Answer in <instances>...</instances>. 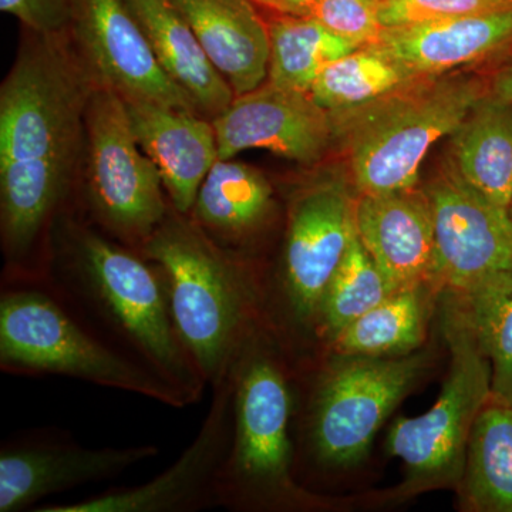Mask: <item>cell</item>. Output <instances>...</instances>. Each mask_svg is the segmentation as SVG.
<instances>
[{
    "mask_svg": "<svg viewBox=\"0 0 512 512\" xmlns=\"http://www.w3.org/2000/svg\"><path fill=\"white\" fill-rule=\"evenodd\" d=\"M63 37L36 35L0 89L3 284L47 282V237L72 190L86 140L96 83Z\"/></svg>",
    "mask_w": 512,
    "mask_h": 512,
    "instance_id": "cell-1",
    "label": "cell"
},
{
    "mask_svg": "<svg viewBox=\"0 0 512 512\" xmlns=\"http://www.w3.org/2000/svg\"><path fill=\"white\" fill-rule=\"evenodd\" d=\"M46 284L191 404L201 399L208 384L178 335L163 279L140 252L64 218Z\"/></svg>",
    "mask_w": 512,
    "mask_h": 512,
    "instance_id": "cell-2",
    "label": "cell"
},
{
    "mask_svg": "<svg viewBox=\"0 0 512 512\" xmlns=\"http://www.w3.org/2000/svg\"><path fill=\"white\" fill-rule=\"evenodd\" d=\"M138 252L156 266L178 335L205 382L215 386L262 320L255 272L173 207Z\"/></svg>",
    "mask_w": 512,
    "mask_h": 512,
    "instance_id": "cell-3",
    "label": "cell"
},
{
    "mask_svg": "<svg viewBox=\"0 0 512 512\" xmlns=\"http://www.w3.org/2000/svg\"><path fill=\"white\" fill-rule=\"evenodd\" d=\"M0 369L16 376H63L191 406L183 392L107 338L49 284H3Z\"/></svg>",
    "mask_w": 512,
    "mask_h": 512,
    "instance_id": "cell-4",
    "label": "cell"
},
{
    "mask_svg": "<svg viewBox=\"0 0 512 512\" xmlns=\"http://www.w3.org/2000/svg\"><path fill=\"white\" fill-rule=\"evenodd\" d=\"M488 90L473 74L423 76L365 106L330 113L357 194L416 188L431 147L450 136Z\"/></svg>",
    "mask_w": 512,
    "mask_h": 512,
    "instance_id": "cell-5",
    "label": "cell"
},
{
    "mask_svg": "<svg viewBox=\"0 0 512 512\" xmlns=\"http://www.w3.org/2000/svg\"><path fill=\"white\" fill-rule=\"evenodd\" d=\"M261 325L259 320L249 330L228 370L234 427L220 481V507L229 510L293 504L305 498L291 473V383Z\"/></svg>",
    "mask_w": 512,
    "mask_h": 512,
    "instance_id": "cell-6",
    "label": "cell"
},
{
    "mask_svg": "<svg viewBox=\"0 0 512 512\" xmlns=\"http://www.w3.org/2000/svg\"><path fill=\"white\" fill-rule=\"evenodd\" d=\"M443 313L451 365L440 397L429 412L397 420L387 439L389 453L409 468L413 490L463 480L471 431L493 394L490 359L450 295Z\"/></svg>",
    "mask_w": 512,
    "mask_h": 512,
    "instance_id": "cell-7",
    "label": "cell"
},
{
    "mask_svg": "<svg viewBox=\"0 0 512 512\" xmlns=\"http://www.w3.org/2000/svg\"><path fill=\"white\" fill-rule=\"evenodd\" d=\"M84 198L104 234L140 251L170 211L163 181L138 144L126 101L94 84L86 111Z\"/></svg>",
    "mask_w": 512,
    "mask_h": 512,
    "instance_id": "cell-8",
    "label": "cell"
},
{
    "mask_svg": "<svg viewBox=\"0 0 512 512\" xmlns=\"http://www.w3.org/2000/svg\"><path fill=\"white\" fill-rule=\"evenodd\" d=\"M429 353L340 356L313 386L308 436L323 466L348 467L369 453L377 431L429 366Z\"/></svg>",
    "mask_w": 512,
    "mask_h": 512,
    "instance_id": "cell-9",
    "label": "cell"
},
{
    "mask_svg": "<svg viewBox=\"0 0 512 512\" xmlns=\"http://www.w3.org/2000/svg\"><path fill=\"white\" fill-rule=\"evenodd\" d=\"M357 198L339 170L320 171L292 194L276 292L296 329L315 333L323 295L357 235Z\"/></svg>",
    "mask_w": 512,
    "mask_h": 512,
    "instance_id": "cell-10",
    "label": "cell"
},
{
    "mask_svg": "<svg viewBox=\"0 0 512 512\" xmlns=\"http://www.w3.org/2000/svg\"><path fill=\"white\" fill-rule=\"evenodd\" d=\"M424 191L434 218V292H458L501 269L512 268V218L488 201L446 161Z\"/></svg>",
    "mask_w": 512,
    "mask_h": 512,
    "instance_id": "cell-11",
    "label": "cell"
},
{
    "mask_svg": "<svg viewBox=\"0 0 512 512\" xmlns=\"http://www.w3.org/2000/svg\"><path fill=\"white\" fill-rule=\"evenodd\" d=\"M211 389V406L200 431L160 476L77 503L42 505L35 512H197L220 507V481L234 427L228 375Z\"/></svg>",
    "mask_w": 512,
    "mask_h": 512,
    "instance_id": "cell-12",
    "label": "cell"
},
{
    "mask_svg": "<svg viewBox=\"0 0 512 512\" xmlns=\"http://www.w3.org/2000/svg\"><path fill=\"white\" fill-rule=\"evenodd\" d=\"M73 28L94 83L114 90L124 101L200 113L165 73L124 0H79Z\"/></svg>",
    "mask_w": 512,
    "mask_h": 512,
    "instance_id": "cell-13",
    "label": "cell"
},
{
    "mask_svg": "<svg viewBox=\"0 0 512 512\" xmlns=\"http://www.w3.org/2000/svg\"><path fill=\"white\" fill-rule=\"evenodd\" d=\"M158 453L154 444L86 447L52 433L8 441L0 450V512L33 511L49 495L110 480Z\"/></svg>",
    "mask_w": 512,
    "mask_h": 512,
    "instance_id": "cell-14",
    "label": "cell"
},
{
    "mask_svg": "<svg viewBox=\"0 0 512 512\" xmlns=\"http://www.w3.org/2000/svg\"><path fill=\"white\" fill-rule=\"evenodd\" d=\"M220 160L262 148L299 164L322 161L336 141L332 114L309 93L292 92L265 82L235 96L212 119Z\"/></svg>",
    "mask_w": 512,
    "mask_h": 512,
    "instance_id": "cell-15",
    "label": "cell"
},
{
    "mask_svg": "<svg viewBox=\"0 0 512 512\" xmlns=\"http://www.w3.org/2000/svg\"><path fill=\"white\" fill-rule=\"evenodd\" d=\"M357 237L396 291L430 285L434 218L424 188L359 195Z\"/></svg>",
    "mask_w": 512,
    "mask_h": 512,
    "instance_id": "cell-16",
    "label": "cell"
},
{
    "mask_svg": "<svg viewBox=\"0 0 512 512\" xmlns=\"http://www.w3.org/2000/svg\"><path fill=\"white\" fill-rule=\"evenodd\" d=\"M138 144L153 161L175 211L190 214L202 181L218 157L212 121L192 113L148 103L126 101Z\"/></svg>",
    "mask_w": 512,
    "mask_h": 512,
    "instance_id": "cell-17",
    "label": "cell"
},
{
    "mask_svg": "<svg viewBox=\"0 0 512 512\" xmlns=\"http://www.w3.org/2000/svg\"><path fill=\"white\" fill-rule=\"evenodd\" d=\"M373 45L416 76H440L512 53V8L384 28Z\"/></svg>",
    "mask_w": 512,
    "mask_h": 512,
    "instance_id": "cell-18",
    "label": "cell"
},
{
    "mask_svg": "<svg viewBox=\"0 0 512 512\" xmlns=\"http://www.w3.org/2000/svg\"><path fill=\"white\" fill-rule=\"evenodd\" d=\"M235 96L268 80V25L251 0H171Z\"/></svg>",
    "mask_w": 512,
    "mask_h": 512,
    "instance_id": "cell-19",
    "label": "cell"
},
{
    "mask_svg": "<svg viewBox=\"0 0 512 512\" xmlns=\"http://www.w3.org/2000/svg\"><path fill=\"white\" fill-rule=\"evenodd\" d=\"M275 215L274 188L258 168L234 158L218 160L202 181L188 217L229 255L264 232Z\"/></svg>",
    "mask_w": 512,
    "mask_h": 512,
    "instance_id": "cell-20",
    "label": "cell"
},
{
    "mask_svg": "<svg viewBox=\"0 0 512 512\" xmlns=\"http://www.w3.org/2000/svg\"><path fill=\"white\" fill-rule=\"evenodd\" d=\"M124 2L165 73L194 100L200 113L214 119L227 109L235 99L234 90L205 55L194 30L171 0Z\"/></svg>",
    "mask_w": 512,
    "mask_h": 512,
    "instance_id": "cell-21",
    "label": "cell"
},
{
    "mask_svg": "<svg viewBox=\"0 0 512 512\" xmlns=\"http://www.w3.org/2000/svg\"><path fill=\"white\" fill-rule=\"evenodd\" d=\"M450 138L458 175L488 201L510 207L512 198V103L488 90Z\"/></svg>",
    "mask_w": 512,
    "mask_h": 512,
    "instance_id": "cell-22",
    "label": "cell"
},
{
    "mask_svg": "<svg viewBox=\"0 0 512 512\" xmlns=\"http://www.w3.org/2000/svg\"><path fill=\"white\" fill-rule=\"evenodd\" d=\"M429 284L399 289L360 316L330 342L340 356H402L423 345L427 336Z\"/></svg>",
    "mask_w": 512,
    "mask_h": 512,
    "instance_id": "cell-23",
    "label": "cell"
},
{
    "mask_svg": "<svg viewBox=\"0 0 512 512\" xmlns=\"http://www.w3.org/2000/svg\"><path fill=\"white\" fill-rule=\"evenodd\" d=\"M454 299L493 369L491 400L512 404V268L483 276Z\"/></svg>",
    "mask_w": 512,
    "mask_h": 512,
    "instance_id": "cell-24",
    "label": "cell"
},
{
    "mask_svg": "<svg viewBox=\"0 0 512 512\" xmlns=\"http://www.w3.org/2000/svg\"><path fill=\"white\" fill-rule=\"evenodd\" d=\"M268 80L281 89L309 93L329 63L359 49V43L316 20L276 15L269 20Z\"/></svg>",
    "mask_w": 512,
    "mask_h": 512,
    "instance_id": "cell-25",
    "label": "cell"
},
{
    "mask_svg": "<svg viewBox=\"0 0 512 512\" xmlns=\"http://www.w3.org/2000/svg\"><path fill=\"white\" fill-rule=\"evenodd\" d=\"M463 480L474 510L512 512V404L490 400L478 414Z\"/></svg>",
    "mask_w": 512,
    "mask_h": 512,
    "instance_id": "cell-26",
    "label": "cell"
},
{
    "mask_svg": "<svg viewBox=\"0 0 512 512\" xmlns=\"http://www.w3.org/2000/svg\"><path fill=\"white\" fill-rule=\"evenodd\" d=\"M417 77L372 43L329 63L313 84L311 96L329 113H339L372 103Z\"/></svg>",
    "mask_w": 512,
    "mask_h": 512,
    "instance_id": "cell-27",
    "label": "cell"
},
{
    "mask_svg": "<svg viewBox=\"0 0 512 512\" xmlns=\"http://www.w3.org/2000/svg\"><path fill=\"white\" fill-rule=\"evenodd\" d=\"M393 292L396 289L356 235L323 295L315 335L332 342Z\"/></svg>",
    "mask_w": 512,
    "mask_h": 512,
    "instance_id": "cell-28",
    "label": "cell"
},
{
    "mask_svg": "<svg viewBox=\"0 0 512 512\" xmlns=\"http://www.w3.org/2000/svg\"><path fill=\"white\" fill-rule=\"evenodd\" d=\"M276 15L316 20L359 45H372L383 32L379 0H251Z\"/></svg>",
    "mask_w": 512,
    "mask_h": 512,
    "instance_id": "cell-29",
    "label": "cell"
},
{
    "mask_svg": "<svg viewBox=\"0 0 512 512\" xmlns=\"http://www.w3.org/2000/svg\"><path fill=\"white\" fill-rule=\"evenodd\" d=\"M512 0H379L383 28H402L511 9Z\"/></svg>",
    "mask_w": 512,
    "mask_h": 512,
    "instance_id": "cell-30",
    "label": "cell"
},
{
    "mask_svg": "<svg viewBox=\"0 0 512 512\" xmlns=\"http://www.w3.org/2000/svg\"><path fill=\"white\" fill-rule=\"evenodd\" d=\"M79 0H0V9L40 36L66 33L73 26Z\"/></svg>",
    "mask_w": 512,
    "mask_h": 512,
    "instance_id": "cell-31",
    "label": "cell"
},
{
    "mask_svg": "<svg viewBox=\"0 0 512 512\" xmlns=\"http://www.w3.org/2000/svg\"><path fill=\"white\" fill-rule=\"evenodd\" d=\"M490 93L512 103V62L495 74L490 83Z\"/></svg>",
    "mask_w": 512,
    "mask_h": 512,
    "instance_id": "cell-32",
    "label": "cell"
},
{
    "mask_svg": "<svg viewBox=\"0 0 512 512\" xmlns=\"http://www.w3.org/2000/svg\"><path fill=\"white\" fill-rule=\"evenodd\" d=\"M508 212H510L511 218H512V198L510 202V207H508Z\"/></svg>",
    "mask_w": 512,
    "mask_h": 512,
    "instance_id": "cell-33",
    "label": "cell"
}]
</instances>
